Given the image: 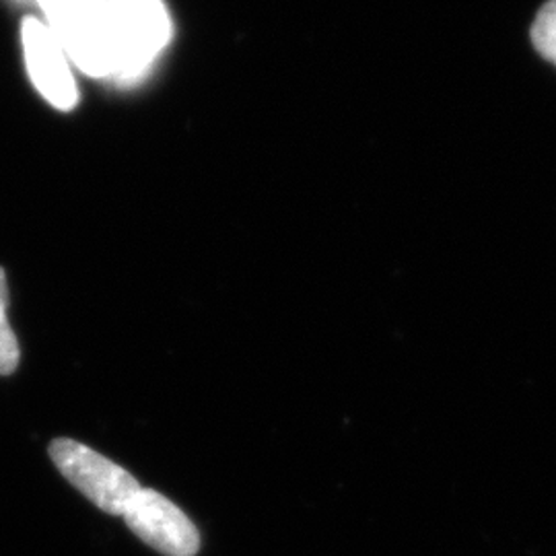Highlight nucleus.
<instances>
[{"mask_svg":"<svg viewBox=\"0 0 556 556\" xmlns=\"http://www.w3.org/2000/svg\"><path fill=\"white\" fill-rule=\"evenodd\" d=\"M62 50L89 77L114 73L108 0H38Z\"/></svg>","mask_w":556,"mask_h":556,"instance_id":"nucleus-1","label":"nucleus"},{"mask_svg":"<svg viewBox=\"0 0 556 556\" xmlns=\"http://www.w3.org/2000/svg\"><path fill=\"white\" fill-rule=\"evenodd\" d=\"M114 77L137 80L172 38V21L163 0H108Z\"/></svg>","mask_w":556,"mask_h":556,"instance_id":"nucleus-2","label":"nucleus"},{"mask_svg":"<svg viewBox=\"0 0 556 556\" xmlns=\"http://www.w3.org/2000/svg\"><path fill=\"white\" fill-rule=\"evenodd\" d=\"M50 457L62 477L110 516H122L140 491L139 480L130 472L79 441H52Z\"/></svg>","mask_w":556,"mask_h":556,"instance_id":"nucleus-3","label":"nucleus"},{"mask_svg":"<svg viewBox=\"0 0 556 556\" xmlns=\"http://www.w3.org/2000/svg\"><path fill=\"white\" fill-rule=\"evenodd\" d=\"M122 517L135 536H139L161 555L194 556L199 553L197 526L157 491L140 489Z\"/></svg>","mask_w":556,"mask_h":556,"instance_id":"nucleus-4","label":"nucleus"},{"mask_svg":"<svg viewBox=\"0 0 556 556\" xmlns=\"http://www.w3.org/2000/svg\"><path fill=\"white\" fill-rule=\"evenodd\" d=\"M23 50L31 80L46 100L59 110H71L77 103V85L64 50L50 27L41 21L23 23Z\"/></svg>","mask_w":556,"mask_h":556,"instance_id":"nucleus-5","label":"nucleus"},{"mask_svg":"<svg viewBox=\"0 0 556 556\" xmlns=\"http://www.w3.org/2000/svg\"><path fill=\"white\" fill-rule=\"evenodd\" d=\"M9 287L4 270L0 268V376H11L20 365V342L7 319Z\"/></svg>","mask_w":556,"mask_h":556,"instance_id":"nucleus-6","label":"nucleus"},{"mask_svg":"<svg viewBox=\"0 0 556 556\" xmlns=\"http://www.w3.org/2000/svg\"><path fill=\"white\" fill-rule=\"evenodd\" d=\"M532 41L538 54L556 66V0H548L532 25Z\"/></svg>","mask_w":556,"mask_h":556,"instance_id":"nucleus-7","label":"nucleus"}]
</instances>
